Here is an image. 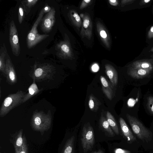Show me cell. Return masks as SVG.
I'll use <instances>...</instances> for the list:
<instances>
[{"label":"cell","instance_id":"16","mask_svg":"<svg viewBox=\"0 0 153 153\" xmlns=\"http://www.w3.org/2000/svg\"><path fill=\"white\" fill-rule=\"evenodd\" d=\"M106 118L112 129L115 134L117 135L119 134V128L115 119L111 114L108 111L106 114Z\"/></svg>","mask_w":153,"mask_h":153},{"label":"cell","instance_id":"8","mask_svg":"<svg viewBox=\"0 0 153 153\" xmlns=\"http://www.w3.org/2000/svg\"><path fill=\"white\" fill-rule=\"evenodd\" d=\"M56 11L53 7L46 13L41 21V28L44 32H49L52 29L56 22Z\"/></svg>","mask_w":153,"mask_h":153},{"label":"cell","instance_id":"13","mask_svg":"<svg viewBox=\"0 0 153 153\" xmlns=\"http://www.w3.org/2000/svg\"><path fill=\"white\" fill-rule=\"evenodd\" d=\"M151 71L147 69L131 67L128 70V74L134 79H139L148 76Z\"/></svg>","mask_w":153,"mask_h":153},{"label":"cell","instance_id":"29","mask_svg":"<svg viewBox=\"0 0 153 153\" xmlns=\"http://www.w3.org/2000/svg\"><path fill=\"white\" fill-rule=\"evenodd\" d=\"M148 37L149 38H152L153 37V26L150 28L148 34Z\"/></svg>","mask_w":153,"mask_h":153},{"label":"cell","instance_id":"25","mask_svg":"<svg viewBox=\"0 0 153 153\" xmlns=\"http://www.w3.org/2000/svg\"><path fill=\"white\" fill-rule=\"evenodd\" d=\"M23 143V140L22 137V131H21L18 134L16 141V147H21L22 146Z\"/></svg>","mask_w":153,"mask_h":153},{"label":"cell","instance_id":"14","mask_svg":"<svg viewBox=\"0 0 153 153\" xmlns=\"http://www.w3.org/2000/svg\"><path fill=\"white\" fill-rule=\"evenodd\" d=\"M105 73L113 86L117 85L118 81V76L116 70L112 66H105Z\"/></svg>","mask_w":153,"mask_h":153},{"label":"cell","instance_id":"36","mask_svg":"<svg viewBox=\"0 0 153 153\" xmlns=\"http://www.w3.org/2000/svg\"><path fill=\"white\" fill-rule=\"evenodd\" d=\"M144 1L146 3H148L150 1V0H144Z\"/></svg>","mask_w":153,"mask_h":153},{"label":"cell","instance_id":"6","mask_svg":"<svg viewBox=\"0 0 153 153\" xmlns=\"http://www.w3.org/2000/svg\"><path fill=\"white\" fill-rule=\"evenodd\" d=\"M34 68L31 74L32 77L37 81L51 79L56 72L55 67L47 63L41 64L38 67L36 64H35Z\"/></svg>","mask_w":153,"mask_h":153},{"label":"cell","instance_id":"4","mask_svg":"<svg viewBox=\"0 0 153 153\" xmlns=\"http://www.w3.org/2000/svg\"><path fill=\"white\" fill-rule=\"evenodd\" d=\"M44 13L42 10L38 17L28 33L27 38V44L28 49H30L49 36L48 34H40L38 33L37 27L41 22Z\"/></svg>","mask_w":153,"mask_h":153},{"label":"cell","instance_id":"30","mask_svg":"<svg viewBox=\"0 0 153 153\" xmlns=\"http://www.w3.org/2000/svg\"><path fill=\"white\" fill-rule=\"evenodd\" d=\"M100 34L101 37L103 38H105L107 36V34L104 30L101 31L100 32Z\"/></svg>","mask_w":153,"mask_h":153},{"label":"cell","instance_id":"31","mask_svg":"<svg viewBox=\"0 0 153 153\" xmlns=\"http://www.w3.org/2000/svg\"><path fill=\"white\" fill-rule=\"evenodd\" d=\"M73 16L75 19L76 21L78 22L80 20V18L79 15L76 13H75L73 14Z\"/></svg>","mask_w":153,"mask_h":153},{"label":"cell","instance_id":"21","mask_svg":"<svg viewBox=\"0 0 153 153\" xmlns=\"http://www.w3.org/2000/svg\"><path fill=\"white\" fill-rule=\"evenodd\" d=\"M7 51L6 49L4 51H1L0 54V70L4 73L5 74L6 62H5V57L6 55Z\"/></svg>","mask_w":153,"mask_h":153},{"label":"cell","instance_id":"11","mask_svg":"<svg viewBox=\"0 0 153 153\" xmlns=\"http://www.w3.org/2000/svg\"><path fill=\"white\" fill-rule=\"evenodd\" d=\"M100 79L103 93L109 100H112L114 94L112 85L103 76H100Z\"/></svg>","mask_w":153,"mask_h":153},{"label":"cell","instance_id":"20","mask_svg":"<svg viewBox=\"0 0 153 153\" xmlns=\"http://www.w3.org/2000/svg\"><path fill=\"white\" fill-rule=\"evenodd\" d=\"M38 1V0H24L22 1L21 3L26 15H27L30 13L31 8Z\"/></svg>","mask_w":153,"mask_h":153},{"label":"cell","instance_id":"26","mask_svg":"<svg viewBox=\"0 0 153 153\" xmlns=\"http://www.w3.org/2000/svg\"><path fill=\"white\" fill-rule=\"evenodd\" d=\"M130 151L121 148H117L114 149V153H131Z\"/></svg>","mask_w":153,"mask_h":153},{"label":"cell","instance_id":"19","mask_svg":"<svg viewBox=\"0 0 153 153\" xmlns=\"http://www.w3.org/2000/svg\"><path fill=\"white\" fill-rule=\"evenodd\" d=\"M132 68L147 69L152 71L153 66L151 63L148 61H138L134 62Z\"/></svg>","mask_w":153,"mask_h":153},{"label":"cell","instance_id":"15","mask_svg":"<svg viewBox=\"0 0 153 153\" xmlns=\"http://www.w3.org/2000/svg\"><path fill=\"white\" fill-rule=\"evenodd\" d=\"M28 90V93L26 94L23 99L22 103L25 102L32 97L37 94L42 90L41 89H38L34 79H33V83L29 86Z\"/></svg>","mask_w":153,"mask_h":153},{"label":"cell","instance_id":"12","mask_svg":"<svg viewBox=\"0 0 153 153\" xmlns=\"http://www.w3.org/2000/svg\"><path fill=\"white\" fill-rule=\"evenodd\" d=\"M99 128L104 132L106 136L109 137L115 136V134L111 128L106 118L102 114L99 120Z\"/></svg>","mask_w":153,"mask_h":153},{"label":"cell","instance_id":"28","mask_svg":"<svg viewBox=\"0 0 153 153\" xmlns=\"http://www.w3.org/2000/svg\"><path fill=\"white\" fill-rule=\"evenodd\" d=\"M89 21L88 19H86L84 20L83 22V26L85 28H87L89 24Z\"/></svg>","mask_w":153,"mask_h":153},{"label":"cell","instance_id":"33","mask_svg":"<svg viewBox=\"0 0 153 153\" xmlns=\"http://www.w3.org/2000/svg\"><path fill=\"white\" fill-rule=\"evenodd\" d=\"M91 153H104L102 150L99 149L97 151H95L92 152Z\"/></svg>","mask_w":153,"mask_h":153},{"label":"cell","instance_id":"32","mask_svg":"<svg viewBox=\"0 0 153 153\" xmlns=\"http://www.w3.org/2000/svg\"><path fill=\"white\" fill-rule=\"evenodd\" d=\"M92 69L93 71L96 72L98 70L99 67L97 64H94L93 65Z\"/></svg>","mask_w":153,"mask_h":153},{"label":"cell","instance_id":"27","mask_svg":"<svg viewBox=\"0 0 153 153\" xmlns=\"http://www.w3.org/2000/svg\"><path fill=\"white\" fill-rule=\"evenodd\" d=\"M52 8L50 7L48 4H46L44 7L42 9L44 13H48L51 10Z\"/></svg>","mask_w":153,"mask_h":153},{"label":"cell","instance_id":"18","mask_svg":"<svg viewBox=\"0 0 153 153\" xmlns=\"http://www.w3.org/2000/svg\"><path fill=\"white\" fill-rule=\"evenodd\" d=\"M101 104L100 102L93 94H91L89 97L88 106L92 111L97 112L99 106Z\"/></svg>","mask_w":153,"mask_h":153},{"label":"cell","instance_id":"5","mask_svg":"<svg viewBox=\"0 0 153 153\" xmlns=\"http://www.w3.org/2000/svg\"><path fill=\"white\" fill-rule=\"evenodd\" d=\"M81 141L84 153L92 150L95 143V136L93 128L89 122L83 126Z\"/></svg>","mask_w":153,"mask_h":153},{"label":"cell","instance_id":"10","mask_svg":"<svg viewBox=\"0 0 153 153\" xmlns=\"http://www.w3.org/2000/svg\"><path fill=\"white\" fill-rule=\"evenodd\" d=\"M5 62V75L7 80L10 84H14L16 82L17 78L13 66L9 58L7 59Z\"/></svg>","mask_w":153,"mask_h":153},{"label":"cell","instance_id":"23","mask_svg":"<svg viewBox=\"0 0 153 153\" xmlns=\"http://www.w3.org/2000/svg\"><path fill=\"white\" fill-rule=\"evenodd\" d=\"M147 108L152 114H153V97L149 96L147 98Z\"/></svg>","mask_w":153,"mask_h":153},{"label":"cell","instance_id":"2","mask_svg":"<svg viewBox=\"0 0 153 153\" xmlns=\"http://www.w3.org/2000/svg\"><path fill=\"white\" fill-rule=\"evenodd\" d=\"M26 94L25 92L19 90L16 93L9 95L3 102L0 110V116L3 117L11 110L21 103Z\"/></svg>","mask_w":153,"mask_h":153},{"label":"cell","instance_id":"22","mask_svg":"<svg viewBox=\"0 0 153 153\" xmlns=\"http://www.w3.org/2000/svg\"><path fill=\"white\" fill-rule=\"evenodd\" d=\"M25 11L23 6L21 4L19 7L18 18L19 22L21 24L24 18Z\"/></svg>","mask_w":153,"mask_h":153},{"label":"cell","instance_id":"9","mask_svg":"<svg viewBox=\"0 0 153 153\" xmlns=\"http://www.w3.org/2000/svg\"><path fill=\"white\" fill-rule=\"evenodd\" d=\"M119 123L122 134L129 143L137 141L136 137L129 128L125 120L122 117L119 119Z\"/></svg>","mask_w":153,"mask_h":153},{"label":"cell","instance_id":"34","mask_svg":"<svg viewBox=\"0 0 153 153\" xmlns=\"http://www.w3.org/2000/svg\"><path fill=\"white\" fill-rule=\"evenodd\" d=\"M90 0H84V1L86 3H88L91 1Z\"/></svg>","mask_w":153,"mask_h":153},{"label":"cell","instance_id":"35","mask_svg":"<svg viewBox=\"0 0 153 153\" xmlns=\"http://www.w3.org/2000/svg\"><path fill=\"white\" fill-rule=\"evenodd\" d=\"M109 1L113 3H114L116 1L115 0H110Z\"/></svg>","mask_w":153,"mask_h":153},{"label":"cell","instance_id":"17","mask_svg":"<svg viewBox=\"0 0 153 153\" xmlns=\"http://www.w3.org/2000/svg\"><path fill=\"white\" fill-rule=\"evenodd\" d=\"M75 139V137L73 136L67 140L62 153H74Z\"/></svg>","mask_w":153,"mask_h":153},{"label":"cell","instance_id":"24","mask_svg":"<svg viewBox=\"0 0 153 153\" xmlns=\"http://www.w3.org/2000/svg\"><path fill=\"white\" fill-rule=\"evenodd\" d=\"M15 151V153H27V146L25 142L21 147H16Z\"/></svg>","mask_w":153,"mask_h":153},{"label":"cell","instance_id":"1","mask_svg":"<svg viewBox=\"0 0 153 153\" xmlns=\"http://www.w3.org/2000/svg\"><path fill=\"white\" fill-rule=\"evenodd\" d=\"M126 116L133 132L139 139L146 142L152 140L153 135L151 131L135 117L128 114Z\"/></svg>","mask_w":153,"mask_h":153},{"label":"cell","instance_id":"7","mask_svg":"<svg viewBox=\"0 0 153 153\" xmlns=\"http://www.w3.org/2000/svg\"><path fill=\"white\" fill-rule=\"evenodd\" d=\"M9 39L12 51L16 56L19 55L20 48L17 30L13 20H12L10 25Z\"/></svg>","mask_w":153,"mask_h":153},{"label":"cell","instance_id":"3","mask_svg":"<svg viewBox=\"0 0 153 153\" xmlns=\"http://www.w3.org/2000/svg\"><path fill=\"white\" fill-rule=\"evenodd\" d=\"M51 114L50 110L47 114L42 111H35L32 117L31 126L36 130L44 131L51 127Z\"/></svg>","mask_w":153,"mask_h":153}]
</instances>
